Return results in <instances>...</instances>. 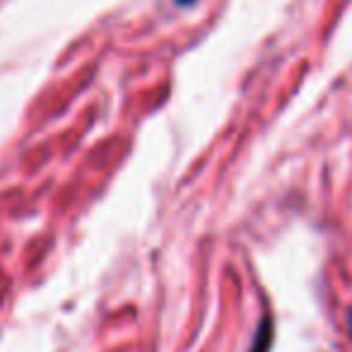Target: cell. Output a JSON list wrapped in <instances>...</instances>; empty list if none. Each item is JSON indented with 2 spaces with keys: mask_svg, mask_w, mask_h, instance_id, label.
<instances>
[{
  "mask_svg": "<svg viewBox=\"0 0 352 352\" xmlns=\"http://www.w3.org/2000/svg\"><path fill=\"white\" fill-rule=\"evenodd\" d=\"M270 342H273V323H270V318H263V323H261L249 352H268Z\"/></svg>",
  "mask_w": 352,
  "mask_h": 352,
  "instance_id": "1",
  "label": "cell"
},
{
  "mask_svg": "<svg viewBox=\"0 0 352 352\" xmlns=\"http://www.w3.org/2000/svg\"><path fill=\"white\" fill-rule=\"evenodd\" d=\"M347 328H350V336H352V307L347 309Z\"/></svg>",
  "mask_w": 352,
  "mask_h": 352,
  "instance_id": "3",
  "label": "cell"
},
{
  "mask_svg": "<svg viewBox=\"0 0 352 352\" xmlns=\"http://www.w3.org/2000/svg\"><path fill=\"white\" fill-rule=\"evenodd\" d=\"M176 6H182V8H188V6H193V3H196V0H174Z\"/></svg>",
  "mask_w": 352,
  "mask_h": 352,
  "instance_id": "2",
  "label": "cell"
}]
</instances>
